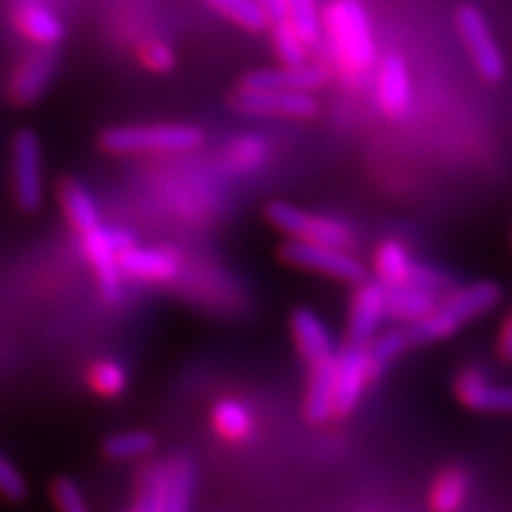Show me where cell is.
<instances>
[{
	"instance_id": "9",
	"label": "cell",
	"mask_w": 512,
	"mask_h": 512,
	"mask_svg": "<svg viewBox=\"0 0 512 512\" xmlns=\"http://www.w3.org/2000/svg\"><path fill=\"white\" fill-rule=\"evenodd\" d=\"M233 107L252 117L311 119L318 114V100L311 91H283V88L240 86L233 95Z\"/></svg>"
},
{
	"instance_id": "18",
	"label": "cell",
	"mask_w": 512,
	"mask_h": 512,
	"mask_svg": "<svg viewBox=\"0 0 512 512\" xmlns=\"http://www.w3.org/2000/svg\"><path fill=\"white\" fill-rule=\"evenodd\" d=\"M328 81L325 69L302 64V67H283L278 69H256L242 79L240 86L247 88H283V91H318Z\"/></svg>"
},
{
	"instance_id": "1",
	"label": "cell",
	"mask_w": 512,
	"mask_h": 512,
	"mask_svg": "<svg viewBox=\"0 0 512 512\" xmlns=\"http://www.w3.org/2000/svg\"><path fill=\"white\" fill-rule=\"evenodd\" d=\"M503 302V287L496 280H477L458 287L434 309L430 316L408 323L413 344H432L453 337L470 320H477L494 311Z\"/></svg>"
},
{
	"instance_id": "24",
	"label": "cell",
	"mask_w": 512,
	"mask_h": 512,
	"mask_svg": "<svg viewBox=\"0 0 512 512\" xmlns=\"http://www.w3.org/2000/svg\"><path fill=\"white\" fill-rule=\"evenodd\" d=\"M408 347H413L411 335H408V328H392L384 330L380 335H375L368 342V366H370V377L380 380V377L392 368V363L399 358Z\"/></svg>"
},
{
	"instance_id": "29",
	"label": "cell",
	"mask_w": 512,
	"mask_h": 512,
	"mask_svg": "<svg viewBox=\"0 0 512 512\" xmlns=\"http://www.w3.org/2000/svg\"><path fill=\"white\" fill-rule=\"evenodd\" d=\"M157 439L152 432L133 430V432H119L105 441V456L114 460H133L143 458L147 453L155 451Z\"/></svg>"
},
{
	"instance_id": "19",
	"label": "cell",
	"mask_w": 512,
	"mask_h": 512,
	"mask_svg": "<svg viewBox=\"0 0 512 512\" xmlns=\"http://www.w3.org/2000/svg\"><path fill=\"white\" fill-rule=\"evenodd\" d=\"M292 337L297 342L299 354H302L309 366L318 361H325V358L337 356L335 339H332L330 330L325 328V323L320 320L316 313L309 309H297L290 318Z\"/></svg>"
},
{
	"instance_id": "32",
	"label": "cell",
	"mask_w": 512,
	"mask_h": 512,
	"mask_svg": "<svg viewBox=\"0 0 512 512\" xmlns=\"http://www.w3.org/2000/svg\"><path fill=\"white\" fill-rule=\"evenodd\" d=\"M50 494H53V503L64 512H86L88 508L79 484L72 482V479H57V482H53Z\"/></svg>"
},
{
	"instance_id": "6",
	"label": "cell",
	"mask_w": 512,
	"mask_h": 512,
	"mask_svg": "<svg viewBox=\"0 0 512 512\" xmlns=\"http://www.w3.org/2000/svg\"><path fill=\"white\" fill-rule=\"evenodd\" d=\"M280 259L304 271L323 273L349 285H361L366 280V268L349 249L290 238L280 247Z\"/></svg>"
},
{
	"instance_id": "35",
	"label": "cell",
	"mask_w": 512,
	"mask_h": 512,
	"mask_svg": "<svg viewBox=\"0 0 512 512\" xmlns=\"http://www.w3.org/2000/svg\"><path fill=\"white\" fill-rule=\"evenodd\" d=\"M140 60H143L145 67L152 69V72L164 74L176 64V55H174V50L166 46V43L150 41L143 48V53H140Z\"/></svg>"
},
{
	"instance_id": "37",
	"label": "cell",
	"mask_w": 512,
	"mask_h": 512,
	"mask_svg": "<svg viewBox=\"0 0 512 512\" xmlns=\"http://www.w3.org/2000/svg\"><path fill=\"white\" fill-rule=\"evenodd\" d=\"M261 5H264L268 19H271V24L275 22H283L287 19V0H259Z\"/></svg>"
},
{
	"instance_id": "2",
	"label": "cell",
	"mask_w": 512,
	"mask_h": 512,
	"mask_svg": "<svg viewBox=\"0 0 512 512\" xmlns=\"http://www.w3.org/2000/svg\"><path fill=\"white\" fill-rule=\"evenodd\" d=\"M323 29L347 72H366L375 64L377 48L368 12L358 0H332L323 12Z\"/></svg>"
},
{
	"instance_id": "16",
	"label": "cell",
	"mask_w": 512,
	"mask_h": 512,
	"mask_svg": "<svg viewBox=\"0 0 512 512\" xmlns=\"http://www.w3.org/2000/svg\"><path fill=\"white\" fill-rule=\"evenodd\" d=\"M377 105L389 119H403L413 105L411 76L399 55H387L377 72Z\"/></svg>"
},
{
	"instance_id": "22",
	"label": "cell",
	"mask_w": 512,
	"mask_h": 512,
	"mask_svg": "<svg viewBox=\"0 0 512 512\" xmlns=\"http://www.w3.org/2000/svg\"><path fill=\"white\" fill-rule=\"evenodd\" d=\"M60 202L69 223H72L79 233H86V230H91L102 223L98 204H95L93 195L86 190V185L74 181V178H67V181L60 185Z\"/></svg>"
},
{
	"instance_id": "8",
	"label": "cell",
	"mask_w": 512,
	"mask_h": 512,
	"mask_svg": "<svg viewBox=\"0 0 512 512\" xmlns=\"http://www.w3.org/2000/svg\"><path fill=\"white\" fill-rule=\"evenodd\" d=\"M456 29L477 74L484 81H501L505 76V57L491 34L484 12L477 5H460L456 12Z\"/></svg>"
},
{
	"instance_id": "26",
	"label": "cell",
	"mask_w": 512,
	"mask_h": 512,
	"mask_svg": "<svg viewBox=\"0 0 512 512\" xmlns=\"http://www.w3.org/2000/svg\"><path fill=\"white\" fill-rule=\"evenodd\" d=\"M211 420H214L216 432L228 441L247 439L254 427L252 411H249L245 403L238 399H223L221 403H216L214 413H211Z\"/></svg>"
},
{
	"instance_id": "20",
	"label": "cell",
	"mask_w": 512,
	"mask_h": 512,
	"mask_svg": "<svg viewBox=\"0 0 512 512\" xmlns=\"http://www.w3.org/2000/svg\"><path fill=\"white\" fill-rule=\"evenodd\" d=\"M335 366L337 356L325 358L311 366V382L309 392H306L304 413L313 425H323L328 422L335 411Z\"/></svg>"
},
{
	"instance_id": "13",
	"label": "cell",
	"mask_w": 512,
	"mask_h": 512,
	"mask_svg": "<svg viewBox=\"0 0 512 512\" xmlns=\"http://www.w3.org/2000/svg\"><path fill=\"white\" fill-rule=\"evenodd\" d=\"M453 394L465 408L479 413H512V387L491 384L479 368H463L453 380Z\"/></svg>"
},
{
	"instance_id": "3",
	"label": "cell",
	"mask_w": 512,
	"mask_h": 512,
	"mask_svg": "<svg viewBox=\"0 0 512 512\" xmlns=\"http://www.w3.org/2000/svg\"><path fill=\"white\" fill-rule=\"evenodd\" d=\"M202 143V128L192 124L114 126L100 136V147L112 155H178Z\"/></svg>"
},
{
	"instance_id": "11",
	"label": "cell",
	"mask_w": 512,
	"mask_h": 512,
	"mask_svg": "<svg viewBox=\"0 0 512 512\" xmlns=\"http://www.w3.org/2000/svg\"><path fill=\"white\" fill-rule=\"evenodd\" d=\"M373 382L368 366V344L351 342L337 351L335 366V411L337 415H349L361 401L368 384Z\"/></svg>"
},
{
	"instance_id": "23",
	"label": "cell",
	"mask_w": 512,
	"mask_h": 512,
	"mask_svg": "<svg viewBox=\"0 0 512 512\" xmlns=\"http://www.w3.org/2000/svg\"><path fill=\"white\" fill-rule=\"evenodd\" d=\"M470 494V477L463 467H446L430 486V508L437 512L460 510Z\"/></svg>"
},
{
	"instance_id": "7",
	"label": "cell",
	"mask_w": 512,
	"mask_h": 512,
	"mask_svg": "<svg viewBox=\"0 0 512 512\" xmlns=\"http://www.w3.org/2000/svg\"><path fill=\"white\" fill-rule=\"evenodd\" d=\"M81 240L83 252L91 261L95 278L100 283V292L105 294L107 302H117L121 297V275H124L119 264V254L136 245V240H133L128 230L107 228L102 223L81 233Z\"/></svg>"
},
{
	"instance_id": "36",
	"label": "cell",
	"mask_w": 512,
	"mask_h": 512,
	"mask_svg": "<svg viewBox=\"0 0 512 512\" xmlns=\"http://www.w3.org/2000/svg\"><path fill=\"white\" fill-rule=\"evenodd\" d=\"M498 356L503 358V361H512V313H508L501 325V332H498Z\"/></svg>"
},
{
	"instance_id": "25",
	"label": "cell",
	"mask_w": 512,
	"mask_h": 512,
	"mask_svg": "<svg viewBox=\"0 0 512 512\" xmlns=\"http://www.w3.org/2000/svg\"><path fill=\"white\" fill-rule=\"evenodd\" d=\"M415 261L408 254V249L399 240H387L377 247L375 252V271L377 280H382L387 287L411 283Z\"/></svg>"
},
{
	"instance_id": "30",
	"label": "cell",
	"mask_w": 512,
	"mask_h": 512,
	"mask_svg": "<svg viewBox=\"0 0 512 512\" xmlns=\"http://www.w3.org/2000/svg\"><path fill=\"white\" fill-rule=\"evenodd\" d=\"M287 19L309 46H316L323 34V19H320L316 0H287Z\"/></svg>"
},
{
	"instance_id": "34",
	"label": "cell",
	"mask_w": 512,
	"mask_h": 512,
	"mask_svg": "<svg viewBox=\"0 0 512 512\" xmlns=\"http://www.w3.org/2000/svg\"><path fill=\"white\" fill-rule=\"evenodd\" d=\"M411 283L427 287V290H434V292H446L453 287V278L437 266L420 264V261H415L413 273H411Z\"/></svg>"
},
{
	"instance_id": "12",
	"label": "cell",
	"mask_w": 512,
	"mask_h": 512,
	"mask_svg": "<svg viewBox=\"0 0 512 512\" xmlns=\"http://www.w3.org/2000/svg\"><path fill=\"white\" fill-rule=\"evenodd\" d=\"M57 67V55L53 46H38L19 60L8 81L10 100L15 105H34L41 98L48 83L53 81Z\"/></svg>"
},
{
	"instance_id": "27",
	"label": "cell",
	"mask_w": 512,
	"mask_h": 512,
	"mask_svg": "<svg viewBox=\"0 0 512 512\" xmlns=\"http://www.w3.org/2000/svg\"><path fill=\"white\" fill-rule=\"evenodd\" d=\"M207 3L219 15L228 17L230 22L247 31H264L271 24L259 0H207Z\"/></svg>"
},
{
	"instance_id": "21",
	"label": "cell",
	"mask_w": 512,
	"mask_h": 512,
	"mask_svg": "<svg viewBox=\"0 0 512 512\" xmlns=\"http://www.w3.org/2000/svg\"><path fill=\"white\" fill-rule=\"evenodd\" d=\"M387 311L389 318L399 320V323H415V320L430 316V313L441 304L434 290L420 287L415 283H403L387 287Z\"/></svg>"
},
{
	"instance_id": "5",
	"label": "cell",
	"mask_w": 512,
	"mask_h": 512,
	"mask_svg": "<svg viewBox=\"0 0 512 512\" xmlns=\"http://www.w3.org/2000/svg\"><path fill=\"white\" fill-rule=\"evenodd\" d=\"M266 219L285 235L309 242H323L335 247H354L358 235L347 221L332 219V216H316L309 211L294 207L287 202H271L266 207Z\"/></svg>"
},
{
	"instance_id": "15",
	"label": "cell",
	"mask_w": 512,
	"mask_h": 512,
	"mask_svg": "<svg viewBox=\"0 0 512 512\" xmlns=\"http://www.w3.org/2000/svg\"><path fill=\"white\" fill-rule=\"evenodd\" d=\"M124 275L147 283H171L181 273V256L166 247H128L119 254Z\"/></svg>"
},
{
	"instance_id": "17",
	"label": "cell",
	"mask_w": 512,
	"mask_h": 512,
	"mask_svg": "<svg viewBox=\"0 0 512 512\" xmlns=\"http://www.w3.org/2000/svg\"><path fill=\"white\" fill-rule=\"evenodd\" d=\"M15 27L22 31L36 46H57L64 36L62 19L48 8L43 0H17L15 3Z\"/></svg>"
},
{
	"instance_id": "14",
	"label": "cell",
	"mask_w": 512,
	"mask_h": 512,
	"mask_svg": "<svg viewBox=\"0 0 512 512\" xmlns=\"http://www.w3.org/2000/svg\"><path fill=\"white\" fill-rule=\"evenodd\" d=\"M387 285L382 280H363L358 285L349 313V339L351 342H370L380 330L387 311Z\"/></svg>"
},
{
	"instance_id": "4",
	"label": "cell",
	"mask_w": 512,
	"mask_h": 512,
	"mask_svg": "<svg viewBox=\"0 0 512 512\" xmlns=\"http://www.w3.org/2000/svg\"><path fill=\"white\" fill-rule=\"evenodd\" d=\"M195 465L190 458L176 456L147 467L138 482L133 510L140 512H183L195 496Z\"/></svg>"
},
{
	"instance_id": "10",
	"label": "cell",
	"mask_w": 512,
	"mask_h": 512,
	"mask_svg": "<svg viewBox=\"0 0 512 512\" xmlns=\"http://www.w3.org/2000/svg\"><path fill=\"white\" fill-rule=\"evenodd\" d=\"M12 185L19 209L36 211L43 202V157L41 140L24 128L12 140Z\"/></svg>"
},
{
	"instance_id": "31",
	"label": "cell",
	"mask_w": 512,
	"mask_h": 512,
	"mask_svg": "<svg viewBox=\"0 0 512 512\" xmlns=\"http://www.w3.org/2000/svg\"><path fill=\"white\" fill-rule=\"evenodd\" d=\"M91 384L105 396H117L126 389V370L117 361H100L91 370Z\"/></svg>"
},
{
	"instance_id": "28",
	"label": "cell",
	"mask_w": 512,
	"mask_h": 512,
	"mask_svg": "<svg viewBox=\"0 0 512 512\" xmlns=\"http://www.w3.org/2000/svg\"><path fill=\"white\" fill-rule=\"evenodd\" d=\"M273 46L280 62L287 64V67H302L309 60V43L292 27L290 19L273 24Z\"/></svg>"
},
{
	"instance_id": "33",
	"label": "cell",
	"mask_w": 512,
	"mask_h": 512,
	"mask_svg": "<svg viewBox=\"0 0 512 512\" xmlns=\"http://www.w3.org/2000/svg\"><path fill=\"white\" fill-rule=\"evenodd\" d=\"M0 496L8 501H24L27 498V482L19 475V470L12 465L8 456L0 453Z\"/></svg>"
}]
</instances>
